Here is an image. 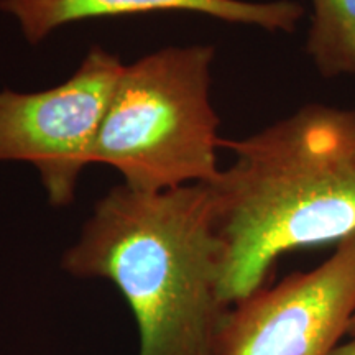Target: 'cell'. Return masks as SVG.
<instances>
[{"label": "cell", "instance_id": "cell-1", "mask_svg": "<svg viewBox=\"0 0 355 355\" xmlns=\"http://www.w3.org/2000/svg\"><path fill=\"white\" fill-rule=\"evenodd\" d=\"M222 148L234 159L207 184L227 304L263 286L288 252L355 234V109L309 102Z\"/></svg>", "mask_w": 355, "mask_h": 355}, {"label": "cell", "instance_id": "cell-2", "mask_svg": "<svg viewBox=\"0 0 355 355\" xmlns=\"http://www.w3.org/2000/svg\"><path fill=\"white\" fill-rule=\"evenodd\" d=\"M60 265L121 291L139 329V355H214L230 304L222 296L224 243L207 183L155 193L114 186Z\"/></svg>", "mask_w": 355, "mask_h": 355}, {"label": "cell", "instance_id": "cell-3", "mask_svg": "<svg viewBox=\"0 0 355 355\" xmlns=\"http://www.w3.org/2000/svg\"><path fill=\"white\" fill-rule=\"evenodd\" d=\"M216 48L163 46L123 66L97 135L92 165L139 191L212 183L220 117L212 102Z\"/></svg>", "mask_w": 355, "mask_h": 355}, {"label": "cell", "instance_id": "cell-4", "mask_svg": "<svg viewBox=\"0 0 355 355\" xmlns=\"http://www.w3.org/2000/svg\"><path fill=\"white\" fill-rule=\"evenodd\" d=\"M123 66L115 53L92 46L61 84L35 92L0 89V163L35 168L50 206L76 201Z\"/></svg>", "mask_w": 355, "mask_h": 355}, {"label": "cell", "instance_id": "cell-5", "mask_svg": "<svg viewBox=\"0 0 355 355\" xmlns=\"http://www.w3.org/2000/svg\"><path fill=\"white\" fill-rule=\"evenodd\" d=\"M355 316V234L308 272L230 306L214 355H331Z\"/></svg>", "mask_w": 355, "mask_h": 355}, {"label": "cell", "instance_id": "cell-6", "mask_svg": "<svg viewBox=\"0 0 355 355\" xmlns=\"http://www.w3.org/2000/svg\"><path fill=\"white\" fill-rule=\"evenodd\" d=\"M0 12L15 21L25 42L33 46L66 25L105 17L188 12L290 35L306 15L304 7L295 0H0Z\"/></svg>", "mask_w": 355, "mask_h": 355}, {"label": "cell", "instance_id": "cell-7", "mask_svg": "<svg viewBox=\"0 0 355 355\" xmlns=\"http://www.w3.org/2000/svg\"><path fill=\"white\" fill-rule=\"evenodd\" d=\"M306 53L322 78H355V0H311Z\"/></svg>", "mask_w": 355, "mask_h": 355}, {"label": "cell", "instance_id": "cell-8", "mask_svg": "<svg viewBox=\"0 0 355 355\" xmlns=\"http://www.w3.org/2000/svg\"><path fill=\"white\" fill-rule=\"evenodd\" d=\"M331 355H355V339L340 344Z\"/></svg>", "mask_w": 355, "mask_h": 355}, {"label": "cell", "instance_id": "cell-9", "mask_svg": "<svg viewBox=\"0 0 355 355\" xmlns=\"http://www.w3.org/2000/svg\"><path fill=\"white\" fill-rule=\"evenodd\" d=\"M349 334H352L354 336V339H355V316H354V321H352V327H350V332Z\"/></svg>", "mask_w": 355, "mask_h": 355}]
</instances>
